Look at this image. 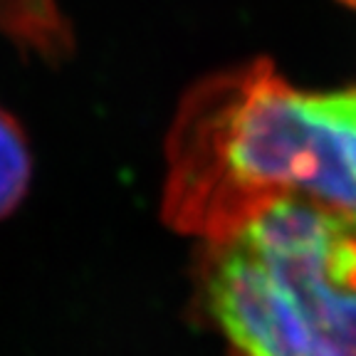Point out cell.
I'll list each match as a JSON object with an SVG mask.
<instances>
[{"label": "cell", "mask_w": 356, "mask_h": 356, "mask_svg": "<svg viewBox=\"0 0 356 356\" xmlns=\"http://www.w3.org/2000/svg\"><path fill=\"white\" fill-rule=\"evenodd\" d=\"M277 193L356 213V87L305 92L267 60L200 79L168 134L163 218L213 240Z\"/></svg>", "instance_id": "1"}, {"label": "cell", "mask_w": 356, "mask_h": 356, "mask_svg": "<svg viewBox=\"0 0 356 356\" xmlns=\"http://www.w3.org/2000/svg\"><path fill=\"white\" fill-rule=\"evenodd\" d=\"M203 257L200 302L233 356H356V213L270 195Z\"/></svg>", "instance_id": "2"}, {"label": "cell", "mask_w": 356, "mask_h": 356, "mask_svg": "<svg viewBox=\"0 0 356 356\" xmlns=\"http://www.w3.org/2000/svg\"><path fill=\"white\" fill-rule=\"evenodd\" d=\"M33 176L28 136L13 114L0 106V220L25 198Z\"/></svg>", "instance_id": "3"}, {"label": "cell", "mask_w": 356, "mask_h": 356, "mask_svg": "<svg viewBox=\"0 0 356 356\" xmlns=\"http://www.w3.org/2000/svg\"><path fill=\"white\" fill-rule=\"evenodd\" d=\"M341 3H346V6H354L356 8V0H341Z\"/></svg>", "instance_id": "4"}]
</instances>
